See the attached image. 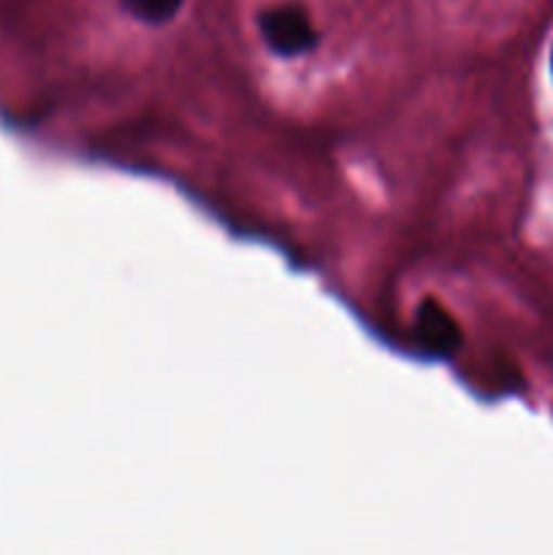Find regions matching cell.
Here are the masks:
<instances>
[{
	"label": "cell",
	"instance_id": "cell-1",
	"mask_svg": "<svg viewBox=\"0 0 553 555\" xmlns=\"http://www.w3.org/2000/svg\"><path fill=\"white\" fill-rule=\"evenodd\" d=\"M258 30L266 47L280 57H301V54L312 52L320 41L309 11L293 0L260 11Z\"/></svg>",
	"mask_w": 553,
	"mask_h": 555
},
{
	"label": "cell",
	"instance_id": "cell-2",
	"mask_svg": "<svg viewBox=\"0 0 553 555\" xmlns=\"http://www.w3.org/2000/svg\"><path fill=\"white\" fill-rule=\"evenodd\" d=\"M415 334L417 341L423 345V350H428L437 358L455 356V350L461 347L459 323H455L453 314H450L437 298H426V301L417 307Z\"/></svg>",
	"mask_w": 553,
	"mask_h": 555
},
{
	"label": "cell",
	"instance_id": "cell-3",
	"mask_svg": "<svg viewBox=\"0 0 553 555\" xmlns=\"http://www.w3.org/2000/svg\"><path fill=\"white\" fill-rule=\"evenodd\" d=\"M119 3L133 20L146 22V25H163L179 14L184 0H119Z\"/></svg>",
	"mask_w": 553,
	"mask_h": 555
},
{
	"label": "cell",
	"instance_id": "cell-4",
	"mask_svg": "<svg viewBox=\"0 0 553 555\" xmlns=\"http://www.w3.org/2000/svg\"><path fill=\"white\" fill-rule=\"evenodd\" d=\"M551 70H553V49H551Z\"/></svg>",
	"mask_w": 553,
	"mask_h": 555
}]
</instances>
